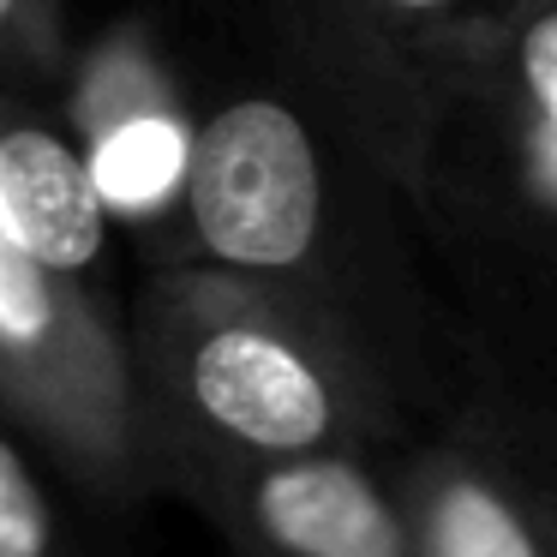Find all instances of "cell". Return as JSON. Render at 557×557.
Returning a JSON list of instances; mask_svg holds the SVG:
<instances>
[{"mask_svg": "<svg viewBox=\"0 0 557 557\" xmlns=\"http://www.w3.org/2000/svg\"><path fill=\"white\" fill-rule=\"evenodd\" d=\"M437 252L557 240V0H509L444 90L413 169Z\"/></svg>", "mask_w": 557, "mask_h": 557, "instance_id": "cell-3", "label": "cell"}, {"mask_svg": "<svg viewBox=\"0 0 557 557\" xmlns=\"http://www.w3.org/2000/svg\"><path fill=\"white\" fill-rule=\"evenodd\" d=\"M240 557H246V552H240Z\"/></svg>", "mask_w": 557, "mask_h": 557, "instance_id": "cell-12", "label": "cell"}, {"mask_svg": "<svg viewBox=\"0 0 557 557\" xmlns=\"http://www.w3.org/2000/svg\"><path fill=\"white\" fill-rule=\"evenodd\" d=\"M396 480L420 557H557V468L468 389Z\"/></svg>", "mask_w": 557, "mask_h": 557, "instance_id": "cell-6", "label": "cell"}, {"mask_svg": "<svg viewBox=\"0 0 557 557\" xmlns=\"http://www.w3.org/2000/svg\"><path fill=\"white\" fill-rule=\"evenodd\" d=\"M145 492L306 449H389L408 401L312 306L222 264H157L126 318Z\"/></svg>", "mask_w": 557, "mask_h": 557, "instance_id": "cell-2", "label": "cell"}, {"mask_svg": "<svg viewBox=\"0 0 557 557\" xmlns=\"http://www.w3.org/2000/svg\"><path fill=\"white\" fill-rule=\"evenodd\" d=\"M246 557H420L401 480L377 449L246 461L186 497Z\"/></svg>", "mask_w": 557, "mask_h": 557, "instance_id": "cell-7", "label": "cell"}, {"mask_svg": "<svg viewBox=\"0 0 557 557\" xmlns=\"http://www.w3.org/2000/svg\"><path fill=\"white\" fill-rule=\"evenodd\" d=\"M169 222L162 264H222L312 306L408 408L449 384L468 389L456 312H437L413 276L408 186L288 66L193 114Z\"/></svg>", "mask_w": 557, "mask_h": 557, "instance_id": "cell-1", "label": "cell"}, {"mask_svg": "<svg viewBox=\"0 0 557 557\" xmlns=\"http://www.w3.org/2000/svg\"><path fill=\"white\" fill-rule=\"evenodd\" d=\"M61 54L54 0H0V66L7 73H49Z\"/></svg>", "mask_w": 557, "mask_h": 557, "instance_id": "cell-11", "label": "cell"}, {"mask_svg": "<svg viewBox=\"0 0 557 557\" xmlns=\"http://www.w3.org/2000/svg\"><path fill=\"white\" fill-rule=\"evenodd\" d=\"M37 461L30 432L0 408V557H78Z\"/></svg>", "mask_w": 557, "mask_h": 557, "instance_id": "cell-10", "label": "cell"}, {"mask_svg": "<svg viewBox=\"0 0 557 557\" xmlns=\"http://www.w3.org/2000/svg\"><path fill=\"white\" fill-rule=\"evenodd\" d=\"M0 408L54 473L102 504L145 497L133 449L126 324L102 294L25 252L0 210Z\"/></svg>", "mask_w": 557, "mask_h": 557, "instance_id": "cell-4", "label": "cell"}, {"mask_svg": "<svg viewBox=\"0 0 557 557\" xmlns=\"http://www.w3.org/2000/svg\"><path fill=\"white\" fill-rule=\"evenodd\" d=\"M0 210L42 264L90 282V264L109 252L114 198L97 162L73 145L54 121L7 114L0 121Z\"/></svg>", "mask_w": 557, "mask_h": 557, "instance_id": "cell-9", "label": "cell"}, {"mask_svg": "<svg viewBox=\"0 0 557 557\" xmlns=\"http://www.w3.org/2000/svg\"><path fill=\"white\" fill-rule=\"evenodd\" d=\"M456 282L461 384L557 468V240L437 252Z\"/></svg>", "mask_w": 557, "mask_h": 557, "instance_id": "cell-8", "label": "cell"}, {"mask_svg": "<svg viewBox=\"0 0 557 557\" xmlns=\"http://www.w3.org/2000/svg\"><path fill=\"white\" fill-rule=\"evenodd\" d=\"M282 66L413 193L432 114L509 0H252Z\"/></svg>", "mask_w": 557, "mask_h": 557, "instance_id": "cell-5", "label": "cell"}]
</instances>
